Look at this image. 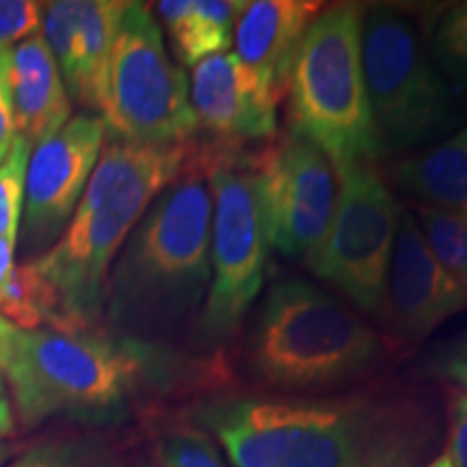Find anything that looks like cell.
I'll return each instance as SVG.
<instances>
[{
    "label": "cell",
    "instance_id": "cell-6",
    "mask_svg": "<svg viewBox=\"0 0 467 467\" xmlns=\"http://www.w3.org/2000/svg\"><path fill=\"white\" fill-rule=\"evenodd\" d=\"M364 11L355 3L325 5L290 69V132L323 150L334 167L381 159L361 63Z\"/></svg>",
    "mask_w": 467,
    "mask_h": 467
},
{
    "label": "cell",
    "instance_id": "cell-2",
    "mask_svg": "<svg viewBox=\"0 0 467 467\" xmlns=\"http://www.w3.org/2000/svg\"><path fill=\"white\" fill-rule=\"evenodd\" d=\"M192 150L109 139L58 241L28 266L50 303L52 329L89 331L102 318L110 266L151 202L184 171Z\"/></svg>",
    "mask_w": 467,
    "mask_h": 467
},
{
    "label": "cell",
    "instance_id": "cell-17",
    "mask_svg": "<svg viewBox=\"0 0 467 467\" xmlns=\"http://www.w3.org/2000/svg\"><path fill=\"white\" fill-rule=\"evenodd\" d=\"M392 180L413 206L451 210L467 217V126L400 159L392 169Z\"/></svg>",
    "mask_w": 467,
    "mask_h": 467
},
{
    "label": "cell",
    "instance_id": "cell-4",
    "mask_svg": "<svg viewBox=\"0 0 467 467\" xmlns=\"http://www.w3.org/2000/svg\"><path fill=\"white\" fill-rule=\"evenodd\" d=\"M383 353L381 336L353 307L301 277L268 285L244 334L249 375L277 392L347 383Z\"/></svg>",
    "mask_w": 467,
    "mask_h": 467
},
{
    "label": "cell",
    "instance_id": "cell-34",
    "mask_svg": "<svg viewBox=\"0 0 467 467\" xmlns=\"http://www.w3.org/2000/svg\"><path fill=\"white\" fill-rule=\"evenodd\" d=\"M14 454H16V446H14V443H7V441L0 440V467L7 463V461H9L11 457H14Z\"/></svg>",
    "mask_w": 467,
    "mask_h": 467
},
{
    "label": "cell",
    "instance_id": "cell-19",
    "mask_svg": "<svg viewBox=\"0 0 467 467\" xmlns=\"http://www.w3.org/2000/svg\"><path fill=\"white\" fill-rule=\"evenodd\" d=\"M124 0H80V100L100 113L107 96V76L115 35L124 16Z\"/></svg>",
    "mask_w": 467,
    "mask_h": 467
},
{
    "label": "cell",
    "instance_id": "cell-12",
    "mask_svg": "<svg viewBox=\"0 0 467 467\" xmlns=\"http://www.w3.org/2000/svg\"><path fill=\"white\" fill-rule=\"evenodd\" d=\"M107 141L100 115H76L37 143L26 167L25 210L17 243L26 255L46 254L72 219Z\"/></svg>",
    "mask_w": 467,
    "mask_h": 467
},
{
    "label": "cell",
    "instance_id": "cell-5",
    "mask_svg": "<svg viewBox=\"0 0 467 467\" xmlns=\"http://www.w3.org/2000/svg\"><path fill=\"white\" fill-rule=\"evenodd\" d=\"M154 353L91 329H17L3 375L25 426L61 413L102 418L137 392Z\"/></svg>",
    "mask_w": 467,
    "mask_h": 467
},
{
    "label": "cell",
    "instance_id": "cell-25",
    "mask_svg": "<svg viewBox=\"0 0 467 467\" xmlns=\"http://www.w3.org/2000/svg\"><path fill=\"white\" fill-rule=\"evenodd\" d=\"M9 467H110V459L87 443L55 441L33 448Z\"/></svg>",
    "mask_w": 467,
    "mask_h": 467
},
{
    "label": "cell",
    "instance_id": "cell-35",
    "mask_svg": "<svg viewBox=\"0 0 467 467\" xmlns=\"http://www.w3.org/2000/svg\"><path fill=\"white\" fill-rule=\"evenodd\" d=\"M424 467H454L452 465V459H451V452H448V451L440 452L433 461H431L429 465H424Z\"/></svg>",
    "mask_w": 467,
    "mask_h": 467
},
{
    "label": "cell",
    "instance_id": "cell-1",
    "mask_svg": "<svg viewBox=\"0 0 467 467\" xmlns=\"http://www.w3.org/2000/svg\"><path fill=\"white\" fill-rule=\"evenodd\" d=\"M210 225L213 191L192 154L110 266L102 306L109 336L156 348L195 327L210 285Z\"/></svg>",
    "mask_w": 467,
    "mask_h": 467
},
{
    "label": "cell",
    "instance_id": "cell-21",
    "mask_svg": "<svg viewBox=\"0 0 467 467\" xmlns=\"http://www.w3.org/2000/svg\"><path fill=\"white\" fill-rule=\"evenodd\" d=\"M80 0H57L44 5L42 35L55 57L69 100H80Z\"/></svg>",
    "mask_w": 467,
    "mask_h": 467
},
{
    "label": "cell",
    "instance_id": "cell-32",
    "mask_svg": "<svg viewBox=\"0 0 467 467\" xmlns=\"http://www.w3.org/2000/svg\"><path fill=\"white\" fill-rule=\"evenodd\" d=\"M16 336H17V327L11 325L7 318L0 317V370H3L5 361L9 358Z\"/></svg>",
    "mask_w": 467,
    "mask_h": 467
},
{
    "label": "cell",
    "instance_id": "cell-7",
    "mask_svg": "<svg viewBox=\"0 0 467 467\" xmlns=\"http://www.w3.org/2000/svg\"><path fill=\"white\" fill-rule=\"evenodd\" d=\"M213 191L210 285L192 337L203 347L234 340L260 296L271 238L254 151L208 143L197 151Z\"/></svg>",
    "mask_w": 467,
    "mask_h": 467
},
{
    "label": "cell",
    "instance_id": "cell-13",
    "mask_svg": "<svg viewBox=\"0 0 467 467\" xmlns=\"http://www.w3.org/2000/svg\"><path fill=\"white\" fill-rule=\"evenodd\" d=\"M189 87L197 128L213 145L244 150L277 137L275 93L232 52L197 63Z\"/></svg>",
    "mask_w": 467,
    "mask_h": 467
},
{
    "label": "cell",
    "instance_id": "cell-20",
    "mask_svg": "<svg viewBox=\"0 0 467 467\" xmlns=\"http://www.w3.org/2000/svg\"><path fill=\"white\" fill-rule=\"evenodd\" d=\"M413 217L433 258L467 288V217L429 206L413 208Z\"/></svg>",
    "mask_w": 467,
    "mask_h": 467
},
{
    "label": "cell",
    "instance_id": "cell-28",
    "mask_svg": "<svg viewBox=\"0 0 467 467\" xmlns=\"http://www.w3.org/2000/svg\"><path fill=\"white\" fill-rule=\"evenodd\" d=\"M448 452L454 467H467V399L463 394H452L451 400V437Z\"/></svg>",
    "mask_w": 467,
    "mask_h": 467
},
{
    "label": "cell",
    "instance_id": "cell-9",
    "mask_svg": "<svg viewBox=\"0 0 467 467\" xmlns=\"http://www.w3.org/2000/svg\"><path fill=\"white\" fill-rule=\"evenodd\" d=\"M100 117L107 137L139 145H184L197 128L182 66L169 57L145 3H126L110 52Z\"/></svg>",
    "mask_w": 467,
    "mask_h": 467
},
{
    "label": "cell",
    "instance_id": "cell-36",
    "mask_svg": "<svg viewBox=\"0 0 467 467\" xmlns=\"http://www.w3.org/2000/svg\"><path fill=\"white\" fill-rule=\"evenodd\" d=\"M143 467H162V465H143Z\"/></svg>",
    "mask_w": 467,
    "mask_h": 467
},
{
    "label": "cell",
    "instance_id": "cell-10",
    "mask_svg": "<svg viewBox=\"0 0 467 467\" xmlns=\"http://www.w3.org/2000/svg\"><path fill=\"white\" fill-rule=\"evenodd\" d=\"M336 175L334 217L306 265L359 312L381 314L402 208L375 162L336 167Z\"/></svg>",
    "mask_w": 467,
    "mask_h": 467
},
{
    "label": "cell",
    "instance_id": "cell-18",
    "mask_svg": "<svg viewBox=\"0 0 467 467\" xmlns=\"http://www.w3.org/2000/svg\"><path fill=\"white\" fill-rule=\"evenodd\" d=\"M243 0H162L156 14L165 25L178 61L195 67L234 46V26Z\"/></svg>",
    "mask_w": 467,
    "mask_h": 467
},
{
    "label": "cell",
    "instance_id": "cell-31",
    "mask_svg": "<svg viewBox=\"0 0 467 467\" xmlns=\"http://www.w3.org/2000/svg\"><path fill=\"white\" fill-rule=\"evenodd\" d=\"M16 243L7 241L5 236H0V288H3L5 284H7V279L11 275V271H14V255H16Z\"/></svg>",
    "mask_w": 467,
    "mask_h": 467
},
{
    "label": "cell",
    "instance_id": "cell-27",
    "mask_svg": "<svg viewBox=\"0 0 467 467\" xmlns=\"http://www.w3.org/2000/svg\"><path fill=\"white\" fill-rule=\"evenodd\" d=\"M433 370L435 375L457 385L459 394L467 399V334L437 350L433 355Z\"/></svg>",
    "mask_w": 467,
    "mask_h": 467
},
{
    "label": "cell",
    "instance_id": "cell-15",
    "mask_svg": "<svg viewBox=\"0 0 467 467\" xmlns=\"http://www.w3.org/2000/svg\"><path fill=\"white\" fill-rule=\"evenodd\" d=\"M325 9L314 0L244 3L234 26L236 57L282 100L303 35Z\"/></svg>",
    "mask_w": 467,
    "mask_h": 467
},
{
    "label": "cell",
    "instance_id": "cell-22",
    "mask_svg": "<svg viewBox=\"0 0 467 467\" xmlns=\"http://www.w3.org/2000/svg\"><path fill=\"white\" fill-rule=\"evenodd\" d=\"M426 48L454 96L467 100V0L443 11Z\"/></svg>",
    "mask_w": 467,
    "mask_h": 467
},
{
    "label": "cell",
    "instance_id": "cell-30",
    "mask_svg": "<svg viewBox=\"0 0 467 467\" xmlns=\"http://www.w3.org/2000/svg\"><path fill=\"white\" fill-rule=\"evenodd\" d=\"M16 429V418H14V407H11V396L7 389V381H5L3 370H0V440L14 433Z\"/></svg>",
    "mask_w": 467,
    "mask_h": 467
},
{
    "label": "cell",
    "instance_id": "cell-24",
    "mask_svg": "<svg viewBox=\"0 0 467 467\" xmlns=\"http://www.w3.org/2000/svg\"><path fill=\"white\" fill-rule=\"evenodd\" d=\"M162 467H232L217 443L200 431L173 433L159 446Z\"/></svg>",
    "mask_w": 467,
    "mask_h": 467
},
{
    "label": "cell",
    "instance_id": "cell-8",
    "mask_svg": "<svg viewBox=\"0 0 467 467\" xmlns=\"http://www.w3.org/2000/svg\"><path fill=\"white\" fill-rule=\"evenodd\" d=\"M361 63L381 156L431 148L461 124L457 96L407 11L392 5L364 11Z\"/></svg>",
    "mask_w": 467,
    "mask_h": 467
},
{
    "label": "cell",
    "instance_id": "cell-14",
    "mask_svg": "<svg viewBox=\"0 0 467 467\" xmlns=\"http://www.w3.org/2000/svg\"><path fill=\"white\" fill-rule=\"evenodd\" d=\"M467 309V288L433 258L416 217L402 210L389 260L383 314L402 340L420 342Z\"/></svg>",
    "mask_w": 467,
    "mask_h": 467
},
{
    "label": "cell",
    "instance_id": "cell-26",
    "mask_svg": "<svg viewBox=\"0 0 467 467\" xmlns=\"http://www.w3.org/2000/svg\"><path fill=\"white\" fill-rule=\"evenodd\" d=\"M44 5L33 0H0V44L14 46L42 33Z\"/></svg>",
    "mask_w": 467,
    "mask_h": 467
},
{
    "label": "cell",
    "instance_id": "cell-33",
    "mask_svg": "<svg viewBox=\"0 0 467 467\" xmlns=\"http://www.w3.org/2000/svg\"><path fill=\"white\" fill-rule=\"evenodd\" d=\"M11 57H14V46L0 44V80L9 78V74H11Z\"/></svg>",
    "mask_w": 467,
    "mask_h": 467
},
{
    "label": "cell",
    "instance_id": "cell-29",
    "mask_svg": "<svg viewBox=\"0 0 467 467\" xmlns=\"http://www.w3.org/2000/svg\"><path fill=\"white\" fill-rule=\"evenodd\" d=\"M17 137L14 124V110H11V87L9 78L0 80V162L7 159Z\"/></svg>",
    "mask_w": 467,
    "mask_h": 467
},
{
    "label": "cell",
    "instance_id": "cell-16",
    "mask_svg": "<svg viewBox=\"0 0 467 467\" xmlns=\"http://www.w3.org/2000/svg\"><path fill=\"white\" fill-rule=\"evenodd\" d=\"M9 87L16 132L33 148L72 119V100L42 33L14 48Z\"/></svg>",
    "mask_w": 467,
    "mask_h": 467
},
{
    "label": "cell",
    "instance_id": "cell-23",
    "mask_svg": "<svg viewBox=\"0 0 467 467\" xmlns=\"http://www.w3.org/2000/svg\"><path fill=\"white\" fill-rule=\"evenodd\" d=\"M33 145L17 134L7 159L0 162V236L17 244L25 210L26 167Z\"/></svg>",
    "mask_w": 467,
    "mask_h": 467
},
{
    "label": "cell",
    "instance_id": "cell-3",
    "mask_svg": "<svg viewBox=\"0 0 467 467\" xmlns=\"http://www.w3.org/2000/svg\"><path fill=\"white\" fill-rule=\"evenodd\" d=\"M200 422L232 467H396L402 443L361 399L225 396Z\"/></svg>",
    "mask_w": 467,
    "mask_h": 467
},
{
    "label": "cell",
    "instance_id": "cell-11",
    "mask_svg": "<svg viewBox=\"0 0 467 467\" xmlns=\"http://www.w3.org/2000/svg\"><path fill=\"white\" fill-rule=\"evenodd\" d=\"M268 217L271 249L290 260H307L325 238L337 200L334 162L295 132L254 150Z\"/></svg>",
    "mask_w": 467,
    "mask_h": 467
}]
</instances>
